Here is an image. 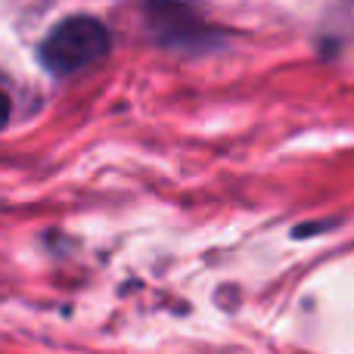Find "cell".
I'll use <instances>...</instances> for the list:
<instances>
[{
  "mask_svg": "<svg viewBox=\"0 0 354 354\" xmlns=\"http://www.w3.org/2000/svg\"><path fill=\"white\" fill-rule=\"evenodd\" d=\"M112 47L109 28H106L100 19L93 16H68L50 31L47 37L41 41V66L47 72L59 75H75L81 68L100 62Z\"/></svg>",
  "mask_w": 354,
  "mask_h": 354,
  "instance_id": "cell-1",
  "label": "cell"
},
{
  "mask_svg": "<svg viewBox=\"0 0 354 354\" xmlns=\"http://www.w3.org/2000/svg\"><path fill=\"white\" fill-rule=\"evenodd\" d=\"M6 118H10V100H6L3 91H0V128L6 124Z\"/></svg>",
  "mask_w": 354,
  "mask_h": 354,
  "instance_id": "cell-2",
  "label": "cell"
},
{
  "mask_svg": "<svg viewBox=\"0 0 354 354\" xmlns=\"http://www.w3.org/2000/svg\"><path fill=\"white\" fill-rule=\"evenodd\" d=\"M351 3H354V0H351Z\"/></svg>",
  "mask_w": 354,
  "mask_h": 354,
  "instance_id": "cell-3",
  "label": "cell"
}]
</instances>
